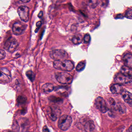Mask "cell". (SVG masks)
I'll list each match as a JSON object with an SVG mask.
<instances>
[{"label": "cell", "instance_id": "cell-29", "mask_svg": "<svg viewBox=\"0 0 132 132\" xmlns=\"http://www.w3.org/2000/svg\"><path fill=\"white\" fill-rule=\"evenodd\" d=\"M43 12L42 11H41L39 13L38 16L39 18H41L43 16Z\"/></svg>", "mask_w": 132, "mask_h": 132}, {"label": "cell", "instance_id": "cell-16", "mask_svg": "<svg viewBox=\"0 0 132 132\" xmlns=\"http://www.w3.org/2000/svg\"><path fill=\"white\" fill-rule=\"evenodd\" d=\"M53 85L51 83L45 84L42 88V91L44 94H48L52 92L54 90Z\"/></svg>", "mask_w": 132, "mask_h": 132}, {"label": "cell", "instance_id": "cell-5", "mask_svg": "<svg viewBox=\"0 0 132 132\" xmlns=\"http://www.w3.org/2000/svg\"><path fill=\"white\" fill-rule=\"evenodd\" d=\"M18 46V42L15 38L11 37L6 41L4 48L7 52L13 53L15 51Z\"/></svg>", "mask_w": 132, "mask_h": 132}, {"label": "cell", "instance_id": "cell-10", "mask_svg": "<svg viewBox=\"0 0 132 132\" xmlns=\"http://www.w3.org/2000/svg\"><path fill=\"white\" fill-rule=\"evenodd\" d=\"M26 28V25H24L20 22H16L13 25L12 32L15 35H21L24 33Z\"/></svg>", "mask_w": 132, "mask_h": 132}, {"label": "cell", "instance_id": "cell-21", "mask_svg": "<svg viewBox=\"0 0 132 132\" xmlns=\"http://www.w3.org/2000/svg\"><path fill=\"white\" fill-rule=\"evenodd\" d=\"M85 66V63L84 61H81L80 62L76 67V70L77 71L80 72L81 71L84 69Z\"/></svg>", "mask_w": 132, "mask_h": 132}, {"label": "cell", "instance_id": "cell-12", "mask_svg": "<svg viewBox=\"0 0 132 132\" xmlns=\"http://www.w3.org/2000/svg\"><path fill=\"white\" fill-rule=\"evenodd\" d=\"M124 100L126 103L128 104L129 106H132V94L129 91L123 90L121 94Z\"/></svg>", "mask_w": 132, "mask_h": 132}, {"label": "cell", "instance_id": "cell-8", "mask_svg": "<svg viewBox=\"0 0 132 132\" xmlns=\"http://www.w3.org/2000/svg\"><path fill=\"white\" fill-rule=\"evenodd\" d=\"M11 79V74L9 71L5 67H0V81L9 83Z\"/></svg>", "mask_w": 132, "mask_h": 132}, {"label": "cell", "instance_id": "cell-13", "mask_svg": "<svg viewBox=\"0 0 132 132\" xmlns=\"http://www.w3.org/2000/svg\"><path fill=\"white\" fill-rule=\"evenodd\" d=\"M120 71L122 74L132 80V68L125 65L121 67Z\"/></svg>", "mask_w": 132, "mask_h": 132}, {"label": "cell", "instance_id": "cell-6", "mask_svg": "<svg viewBox=\"0 0 132 132\" xmlns=\"http://www.w3.org/2000/svg\"><path fill=\"white\" fill-rule=\"evenodd\" d=\"M95 104L96 108L101 113H106L108 111V108L106 102L101 97H98L96 98Z\"/></svg>", "mask_w": 132, "mask_h": 132}, {"label": "cell", "instance_id": "cell-17", "mask_svg": "<svg viewBox=\"0 0 132 132\" xmlns=\"http://www.w3.org/2000/svg\"><path fill=\"white\" fill-rule=\"evenodd\" d=\"M85 130L87 132H92L95 129V126L92 120H90L85 123L84 126Z\"/></svg>", "mask_w": 132, "mask_h": 132}, {"label": "cell", "instance_id": "cell-22", "mask_svg": "<svg viewBox=\"0 0 132 132\" xmlns=\"http://www.w3.org/2000/svg\"><path fill=\"white\" fill-rule=\"evenodd\" d=\"M27 77L32 82H33L35 79V75L33 72L31 71H28L26 73Z\"/></svg>", "mask_w": 132, "mask_h": 132}, {"label": "cell", "instance_id": "cell-3", "mask_svg": "<svg viewBox=\"0 0 132 132\" xmlns=\"http://www.w3.org/2000/svg\"><path fill=\"white\" fill-rule=\"evenodd\" d=\"M55 77L59 83L62 84H70L73 81V76L65 72H58L56 73L55 74Z\"/></svg>", "mask_w": 132, "mask_h": 132}, {"label": "cell", "instance_id": "cell-4", "mask_svg": "<svg viewBox=\"0 0 132 132\" xmlns=\"http://www.w3.org/2000/svg\"><path fill=\"white\" fill-rule=\"evenodd\" d=\"M50 57L55 60H67L68 58L67 53L63 50H55L50 52Z\"/></svg>", "mask_w": 132, "mask_h": 132}, {"label": "cell", "instance_id": "cell-19", "mask_svg": "<svg viewBox=\"0 0 132 132\" xmlns=\"http://www.w3.org/2000/svg\"><path fill=\"white\" fill-rule=\"evenodd\" d=\"M116 108H117V110L120 113L124 114L126 112V108L125 106L123 104L118 103L116 105Z\"/></svg>", "mask_w": 132, "mask_h": 132}, {"label": "cell", "instance_id": "cell-15", "mask_svg": "<svg viewBox=\"0 0 132 132\" xmlns=\"http://www.w3.org/2000/svg\"><path fill=\"white\" fill-rule=\"evenodd\" d=\"M123 60L125 65L132 68V54L126 53L123 56Z\"/></svg>", "mask_w": 132, "mask_h": 132}, {"label": "cell", "instance_id": "cell-2", "mask_svg": "<svg viewBox=\"0 0 132 132\" xmlns=\"http://www.w3.org/2000/svg\"><path fill=\"white\" fill-rule=\"evenodd\" d=\"M72 122V118L70 115H64L60 118L58 126L61 130L65 131L70 128Z\"/></svg>", "mask_w": 132, "mask_h": 132}, {"label": "cell", "instance_id": "cell-26", "mask_svg": "<svg viewBox=\"0 0 132 132\" xmlns=\"http://www.w3.org/2000/svg\"><path fill=\"white\" fill-rule=\"evenodd\" d=\"M108 101L110 105L113 106H115L116 105V102L112 98H110L108 99Z\"/></svg>", "mask_w": 132, "mask_h": 132}, {"label": "cell", "instance_id": "cell-18", "mask_svg": "<svg viewBox=\"0 0 132 132\" xmlns=\"http://www.w3.org/2000/svg\"><path fill=\"white\" fill-rule=\"evenodd\" d=\"M84 38L81 35L77 34L75 35L72 39V42L75 45H78L82 42Z\"/></svg>", "mask_w": 132, "mask_h": 132}, {"label": "cell", "instance_id": "cell-24", "mask_svg": "<svg viewBox=\"0 0 132 132\" xmlns=\"http://www.w3.org/2000/svg\"><path fill=\"white\" fill-rule=\"evenodd\" d=\"M84 41L86 43H88L90 40V36L88 34H87L85 35L84 39Z\"/></svg>", "mask_w": 132, "mask_h": 132}, {"label": "cell", "instance_id": "cell-11", "mask_svg": "<svg viewBox=\"0 0 132 132\" xmlns=\"http://www.w3.org/2000/svg\"><path fill=\"white\" fill-rule=\"evenodd\" d=\"M47 113L50 118L53 121H55L60 114L59 110L50 107L48 108Z\"/></svg>", "mask_w": 132, "mask_h": 132}, {"label": "cell", "instance_id": "cell-7", "mask_svg": "<svg viewBox=\"0 0 132 132\" xmlns=\"http://www.w3.org/2000/svg\"><path fill=\"white\" fill-rule=\"evenodd\" d=\"M18 12L22 21L27 22L29 19V9L26 6H21L18 8Z\"/></svg>", "mask_w": 132, "mask_h": 132}, {"label": "cell", "instance_id": "cell-14", "mask_svg": "<svg viewBox=\"0 0 132 132\" xmlns=\"http://www.w3.org/2000/svg\"><path fill=\"white\" fill-rule=\"evenodd\" d=\"M123 89L121 84L116 83L113 84L111 87V91L112 93L116 94H120L123 91Z\"/></svg>", "mask_w": 132, "mask_h": 132}, {"label": "cell", "instance_id": "cell-25", "mask_svg": "<svg viewBox=\"0 0 132 132\" xmlns=\"http://www.w3.org/2000/svg\"><path fill=\"white\" fill-rule=\"evenodd\" d=\"M6 53L4 50L0 49V60L3 59L5 57Z\"/></svg>", "mask_w": 132, "mask_h": 132}, {"label": "cell", "instance_id": "cell-23", "mask_svg": "<svg viewBox=\"0 0 132 132\" xmlns=\"http://www.w3.org/2000/svg\"><path fill=\"white\" fill-rule=\"evenodd\" d=\"M27 100V98L25 96H19L18 98V102L19 104H23L25 103Z\"/></svg>", "mask_w": 132, "mask_h": 132}, {"label": "cell", "instance_id": "cell-31", "mask_svg": "<svg viewBox=\"0 0 132 132\" xmlns=\"http://www.w3.org/2000/svg\"><path fill=\"white\" fill-rule=\"evenodd\" d=\"M129 131L130 132H132V125L129 128Z\"/></svg>", "mask_w": 132, "mask_h": 132}, {"label": "cell", "instance_id": "cell-27", "mask_svg": "<svg viewBox=\"0 0 132 132\" xmlns=\"http://www.w3.org/2000/svg\"><path fill=\"white\" fill-rule=\"evenodd\" d=\"M41 25H42V22L40 21H39L37 23H36V27H37V29H39V28H40V26H41Z\"/></svg>", "mask_w": 132, "mask_h": 132}, {"label": "cell", "instance_id": "cell-9", "mask_svg": "<svg viewBox=\"0 0 132 132\" xmlns=\"http://www.w3.org/2000/svg\"><path fill=\"white\" fill-rule=\"evenodd\" d=\"M115 82L120 84H125L131 83L132 79L127 77L121 73L117 74L114 77Z\"/></svg>", "mask_w": 132, "mask_h": 132}, {"label": "cell", "instance_id": "cell-20", "mask_svg": "<svg viewBox=\"0 0 132 132\" xmlns=\"http://www.w3.org/2000/svg\"><path fill=\"white\" fill-rule=\"evenodd\" d=\"M88 4L91 8L96 7L98 4V0H88Z\"/></svg>", "mask_w": 132, "mask_h": 132}, {"label": "cell", "instance_id": "cell-1", "mask_svg": "<svg viewBox=\"0 0 132 132\" xmlns=\"http://www.w3.org/2000/svg\"><path fill=\"white\" fill-rule=\"evenodd\" d=\"M54 68L63 71H70L74 68V65L70 60H55L53 63Z\"/></svg>", "mask_w": 132, "mask_h": 132}, {"label": "cell", "instance_id": "cell-30", "mask_svg": "<svg viewBox=\"0 0 132 132\" xmlns=\"http://www.w3.org/2000/svg\"><path fill=\"white\" fill-rule=\"evenodd\" d=\"M21 1L22 2H23V3H27V2L30 1V0H21Z\"/></svg>", "mask_w": 132, "mask_h": 132}, {"label": "cell", "instance_id": "cell-28", "mask_svg": "<svg viewBox=\"0 0 132 132\" xmlns=\"http://www.w3.org/2000/svg\"><path fill=\"white\" fill-rule=\"evenodd\" d=\"M43 131L44 132H49V130L48 129V128L46 126H44Z\"/></svg>", "mask_w": 132, "mask_h": 132}]
</instances>
